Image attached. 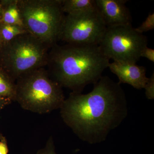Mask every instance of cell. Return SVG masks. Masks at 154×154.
I'll return each instance as SVG.
<instances>
[{"mask_svg": "<svg viewBox=\"0 0 154 154\" xmlns=\"http://www.w3.org/2000/svg\"><path fill=\"white\" fill-rule=\"evenodd\" d=\"M94 85L89 94L72 92L60 108L65 123L81 139L91 144L105 140L128 113L120 84L102 76Z\"/></svg>", "mask_w": 154, "mask_h": 154, "instance_id": "cell-1", "label": "cell"}, {"mask_svg": "<svg viewBox=\"0 0 154 154\" xmlns=\"http://www.w3.org/2000/svg\"><path fill=\"white\" fill-rule=\"evenodd\" d=\"M9 149L5 139L4 137L0 140V154H8Z\"/></svg>", "mask_w": 154, "mask_h": 154, "instance_id": "cell-18", "label": "cell"}, {"mask_svg": "<svg viewBox=\"0 0 154 154\" xmlns=\"http://www.w3.org/2000/svg\"><path fill=\"white\" fill-rule=\"evenodd\" d=\"M16 81L0 72V98L15 101Z\"/></svg>", "mask_w": 154, "mask_h": 154, "instance_id": "cell-12", "label": "cell"}, {"mask_svg": "<svg viewBox=\"0 0 154 154\" xmlns=\"http://www.w3.org/2000/svg\"><path fill=\"white\" fill-rule=\"evenodd\" d=\"M62 9L67 14H77L97 8L95 0H61Z\"/></svg>", "mask_w": 154, "mask_h": 154, "instance_id": "cell-10", "label": "cell"}, {"mask_svg": "<svg viewBox=\"0 0 154 154\" xmlns=\"http://www.w3.org/2000/svg\"><path fill=\"white\" fill-rule=\"evenodd\" d=\"M24 28L50 48L56 44L65 15L61 0H17Z\"/></svg>", "mask_w": 154, "mask_h": 154, "instance_id": "cell-4", "label": "cell"}, {"mask_svg": "<svg viewBox=\"0 0 154 154\" xmlns=\"http://www.w3.org/2000/svg\"><path fill=\"white\" fill-rule=\"evenodd\" d=\"M144 89L145 90L146 96L149 99H154V74L153 73L149 78L148 83Z\"/></svg>", "mask_w": 154, "mask_h": 154, "instance_id": "cell-16", "label": "cell"}, {"mask_svg": "<svg viewBox=\"0 0 154 154\" xmlns=\"http://www.w3.org/2000/svg\"><path fill=\"white\" fill-rule=\"evenodd\" d=\"M36 154H57L55 152V146L52 137L48 139L45 147L38 150Z\"/></svg>", "mask_w": 154, "mask_h": 154, "instance_id": "cell-15", "label": "cell"}, {"mask_svg": "<svg viewBox=\"0 0 154 154\" xmlns=\"http://www.w3.org/2000/svg\"><path fill=\"white\" fill-rule=\"evenodd\" d=\"M15 101L23 109L45 114L60 108L65 100L62 87L43 68L16 80Z\"/></svg>", "mask_w": 154, "mask_h": 154, "instance_id": "cell-3", "label": "cell"}, {"mask_svg": "<svg viewBox=\"0 0 154 154\" xmlns=\"http://www.w3.org/2000/svg\"><path fill=\"white\" fill-rule=\"evenodd\" d=\"M96 8L107 28L132 25V18L125 0H95Z\"/></svg>", "mask_w": 154, "mask_h": 154, "instance_id": "cell-8", "label": "cell"}, {"mask_svg": "<svg viewBox=\"0 0 154 154\" xmlns=\"http://www.w3.org/2000/svg\"><path fill=\"white\" fill-rule=\"evenodd\" d=\"M106 27L97 9L65 16L59 40L67 44L98 45Z\"/></svg>", "mask_w": 154, "mask_h": 154, "instance_id": "cell-7", "label": "cell"}, {"mask_svg": "<svg viewBox=\"0 0 154 154\" xmlns=\"http://www.w3.org/2000/svg\"><path fill=\"white\" fill-rule=\"evenodd\" d=\"M109 60L98 45L55 44L49 52L47 65L53 79L62 87L82 93L86 86L99 81Z\"/></svg>", "mask_w": 154, "mask_h": 154, "instance_id": "cell-2", "label": "cell"}, {"mask_svg": "<svg viewBox=\"0 0 154 154\" xmlns=\"http://www.w3.org/2000/svg\"><path fill=\"white\" fill-rule=\"evenodd\" d=\"M2 14H3V8H2V4H0V17H2ZM0 20H1L0 19Z\"/></svg>", "mask_w": 154, "mask_h": 154, "instance_id": "cell-20", "label": "cell"}, {"mask_svg": "<svg viewBox=\"0 0 154 154\" xmlns=\"http://www.w3.org/2000/svg\"><path fill=\"white\" fill-rule=\"evenodd\" d=\"M2 40L1 37H0V47H1V46H2Z\"/></svg>", "mask_w": 154, "mask_h": 154, "instance_id": "cell-21", "label": "cell"}, {"mask_svg": "<svg viewBox=\"0 0 154 154\" xmlns=\"http://www.w3.org/2000/svg\"><path fill=\"white\" fill-rule=\"evenodd\" d=\"M108 67L118 77L119 84H128L136 89H144L149 79L146 76L145 67L136 63L114 61Z\"/></svg>", "mask_w": 154, "mask_h": 154, "instance_id": "cell-9", "label": "cell"}, {"mask_svg": "<svg viewBox=\"0 0 154 154\" xmlns=\"http://www.w3.org/2000/svg\"><path fill=\"white\" fill-rule=\"evenodd\" d=\"M139 33L143 34L154 29V13L149 14L146 20L142 22L141 25L135 28Z\"/></svg>", "mask_w": 154, "mask_h": 154, "instance_id": "cell-14", "label": "cell"}, {"mask_svg": "<svg viewBox=\"0 0 154 154\" xmlns=\"http://www.w3.org/2000/svg\"><path fill=\"white\" fill-rule=\"evenodd\" d=\"M147 43L146 36L128 25L107 28L98 45L102 54L109 60L136 63Z\"/></svg>", "mask_w": 154, "mask_h": 154, "instance_id": "cell-6", "label": "cell"}, {"mask_svg": "<svg viewBox=\"0 0 154 154\" xmlns=\"http://www.w3.org/2000/svg\"><path fill=\"white\" fill-rule=\"evenodd\" d=\"M140 57H145L151 61L152 62H154V49L149 48L148 46L145 48L142 51L140 54Z\"/></svg>", "mask_w": 154, "mask_h": 154, "instance_id": "cell-17", "label": "cell"}, {"mask_svg": "<svg viewBox=\"0 0 154 154\" xmlns=\"http://www.w3.org/2000/svg\"><path fill=\"white\" fill-rule=\"evenodd\" d=\"M3 137H2L1 136V135H0V139H1Z\"/></svg>", "mask_w": 154, "mask_h": 154, "instance_id": "cell-22", "label": "cell"}, {"mask_svg": "<svg viewBox=\"0 0 154 154\" xmlns=\"http://www.w3.org/2000/svg\"><path fill=\"white\" fill-rule=\"evenodd\" d=\"M11 101H12L9 99L0 98V109L2 108L4 105L9 104Z\"/></svg>", "mask_w": 154, "mask_h": 154, "instance_id": "cell-19", "label": "cell"}, {"mask_svg": "<svg viewBox=\"0 0 154 154\" xmlns=\"http://www.w3.org/2000/svg\"><path fill=\"white\" fill-rule=\"evenodd\" d=\"M4 43L5 68L8 75L14 81L47 65L50 48L30 33L20 35Z\"/></svg>", "mask_w": 154, "mask_h": 154, "instance_id": "cell-5", "label": "cell"}, {"mask_svg": "<svg viewBox=\"0 0 154 154\" xmlns=\"http://www.w3.org/2000/svg\"><path fill=\"white\" fill-rule=\"evenodd\" d=\"M1 22H2V21H1V20H0V23H1Z\"/></svg>", "mask_w": 154, "mask_h": 154, "instance_id": "cell-23", "label": "cell"}, {"mask_svg": "<svg viewBox=\"0 0 154 154\" xmlns=\"http://www.w3.org/2000/svg\"><path fill=\"white\" fill-rule=\"evenodd\" d=\"M23 26L0 23V37L4 43L9 42L17 36L28 33Z\"/></svg>", "mask_w": 154, "mask_h": 154, "instance_id": "cell-13", "label": "cell"}, {"mask_svg": "<svg viewBox=\"0 0 154 154\" xmlns=\"http://www.w3.org/2000/svg\"><path fill=\"white\" fill-rule=\"evenodd\" d=\"M4 5L5 7L3 8L2 22L5 24L24 27L17 5V0L6 1L4 2Z\"/></svg>", "mask_w": 154, "mask_h": 154, "instance_id": "cell-11", "label": "cell"}]
</instances>
